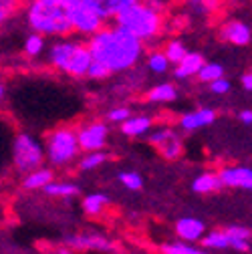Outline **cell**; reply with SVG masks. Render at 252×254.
I'll use <instances>...</instances> for the list:
<instances>
[{"label": "cell", "mask_w": 252, "mask_h": 254, "mask_svg": "<svg viewBox=\"0 0 252 254\" xmlns=\"http://www.w3.org/2000/svg\"><path fill=\"white\" fill-rule=\"evenodd\" d=\"M49 61L61 73H67L71 77H85L91 65V53L89 47L83 43L59 41L51 47Z\"/></svg>", "instance_id": "obj_4"}, {"label": "cell", "mask_w": 252, "mask_h": 254, "mask_svg": "<svg viewBox=\"0 0 252 254\" xmlns=\"http://www.w3.org/2000/svg\"><path fill=\"white\" fill-rule=\"evenodd\" d=\"M22 10L33 33L43 37H67L73 33L61 0H26Z\"/></svg>", "instance_id": "obj_3"}, {"label": "cell", "mask_w": 252, "mask_h": 254, "mask_svg": "<svg viewBox=\"0 0 252 254\" xmlns=\"http://www.w3.org/2000/svg\"><path fill=\"white\" fill-rule=\"evenodd\" d=\"M220 39L234 47H246L250 43V28L242 20H228L220 28Z\"/></svg>", "instance_id": "obj_9"}, {"label": "cell", "mask_w": 252, "mask_h": 254, "mask_svg": "<svg viewBox=\"0 0 252 254\" xmlns=\"http://www.w3.org/2000/svg\"><path fill=\"white\" fill-rule=\"evenodd\" d=\"M176 87L172 83H162V85H157L153 87L149 93H147V99L153 101V103H168V101H174L176 99Z\"/></svg>", "instance_id": "obj_20"}, {"label": "cell", "mask_w": 252, "mask_h": 254, "mask_svg": "<svg viewBox=\"0 0 252 254\" xmlns=\"http://www.w3.org/2000/svg\"><path fill=\"white\" fill-rule=\"evenodd\" d=\"M91 59L101 63L109 73H119L131 69L143 53V43L129 35L117 24H103L91 35L89 43Z\"/></svg>", "instance_id": "obj_1"}, {"label": "cell", "mask_w": 252, "mask_h": 254, "mask_svg": "<svg viewBox=\"0 0 252 254\" xmlns=\"http://www.w3.org/2000/svg\"><path fill=\"white\" fill-rule=\"evenodd\" d=\"M204 242L206 248H214V250H226L228 248V236L224 230H214L210 234H206V238H200Z\"/></svg>", "instance_id": "obj_25"}, {"label": "cell", "mask_w": 252, "mask_h": 254, "mask_svg": "<svg viewBox=\"0 0 252 254\" xmlns=\"http://www.w3.org/2000/svg\"><path fill=\"white\" fill-rule=\"evenodd\" d=\"M47 153L55 166H65L79 153L77 133L71 129H57L47 139Z\"/></svg>", "instance_id": "obj_5"}, {"label": "cell", "mask_w": 252, "mask_h": 254, "mask_svg": "<svg viewBox=\"0 0 252 254\" xmlns=\"http://www.w3.org/2000/svg\"><path fill=\"white\" fill-rule=\"evenodd\" d=\"M59 254H73L71 250H65V248H63V250H59Z\"/></svg>", "instance_id": "obj_38"}, {"label": "cell", "mask_w": 252, "mask_h": 254, "mask_svg": "<svg viewBox=\"0 0 252 254\" xmlns=\"http://www.w3.org/2000/svg\"><path fill=\"white\" fill-rule=\"evenodd\" d=\"M22 2H24V4H26V0H22Z\"/></svg>", "instance_id": "obj_39"}, {"label": "cell", "mask_w": 252, "mask_h": 254, "mask_svg": "<svg viewBox=\"0 0 252 254\" xmlns=\"http://www.w3.org/2000/svg\"><path fill=\"white\" fill-rule=\"evenodd\" d=\"M107 204H109V198H107L105 194H91V196H87V198L83 200V208H85V212L91 214V216H97Z\"/></svg>", "instance_id": "obj_22"}, {"label": "cell", "mask_w": 252, "mask_h": 254, "mask_svg": "<svg viewBox=\"0 0 252 254\" xmlns=\"http://www.w3.org/2000/svg\"><path fill=\"white\" fill-rule=\"evenodd\" d=\"M119 182L127 190H133V192L141 190V186H143V180H141V176L137 172H121L119 174Z\"/></svg>", "instance_id": "obj_30"}, {"label": "cell", "mask_w": 252, "mask_h": 254, "mask_svg": "<svg viewBox=\"0 0 252 254\" xmlns=\"http://www.w3.org/2000/svg\"><path fill=\"white\" fill-rule=\"evenodd\" d=\"M111 20H113V24L127 30L129 35H133L141 43L157 39L166 28L164 10L145 2V0H137V2L129 4L127 8L117 12Z\"/></svg>", "instance_id": "obj_2"}, {"label": "cell", "mask_w": 252, "mask_h": 254, "mask_svg": "<svg viewBox=\"0 0 252 254\" xmlns=\"http://www.w3.org/2000/svg\"><path fill=\"white\" fill-rule=\"evenodd\" d=\"M216 121V111L214 109H198V111H192V113H186L182 119H180V125L184 129L192 131V129H200V127H206V125H212Z\"/></svg>", "instance_id": "obj_14"}, {"label": "cell", "mask_w": 252, "mask_h": 254, "mask_svg": "<svg viewBox=\"0 0 252 254\" xmlns=\"http://www.w3.org/2000/svg\"><path fill=\"white\" fill-rule=\"evenodd\" d=\"M188 51H186V47H184V43L182 41H170L168 45H166V49H164V55H166V59L170 61V63H176L186 55Z\"/></svg>", "instance_id": "obj_28"}, {"label": "cell", "mask_w": 252, "mask_h": 254, "mask_svg": "<svg viewBox=\"0 0 252 254\" xmlns=\"http://www.w3.org/2000/svg\"><path fill=\"white\" fill-rule=\"evenodd\" d=\"M43 49H45V39L39 33H33L26 39V43H24V53L28 57H39L43 53Z\"/></svg>", "instance_id": "obj_26"}, {"label": "cell", "mask_w": 252, "mask_h": 254, "mask_svg": "<svg viewBox=\"0 0 252 254\" xmlns=\"http://www.w3.org/2000/svg\"><path fill=\"white\" fill-rule=\"evenodd\" d=\"M222 186L228 188H242V190H250L252 188V172L250 168H224L222 172L218 174Z\"/></svg>", "instance_id": "obj_10"}, {"label": "cell", "mask_w": 252, "mask_h": 254, "mask_svg": "<svg viewBox=\"0 0 252 254\" xmlns=\"http://www.w3.org/2000/svg\"><path fill=\"white\" fill-rule=\"evenodd\" d=\"M43 190L49 196H63V198L79 194V188L75 184H55V182H49Z\"/></svg>", "instance_id": "obj_24"}, {"label": "cell", "mask_w": 252, "mask_h": 254, "mask_svg": "<svg viewBox=\"0 0 252 254\" xmlns=\"http://www.w3.org/2000/svg\"><path fill=\"white\" fill-rule=\"evenodd\" d=\"M2 95H4V85L0 83V99H2Z\"/></svg>", "instance_id": "obj_37"}, {"label": "cell", "mask_w": 252, "mask_h": 254, "mask_svg": "<svg viewBox=\"0 0 252 254\" xmlns=\"http://www.w3.org/2000/svg\"><path fill=\"white\" fill-rule=\"evenodd\" d=\"M176 234L188 242H196L204 236V222L198 218H182L176 222Z\"/></svg>", "instance_id": "obj_13"}, {"label": "cell", "mask_w": 252, "mask_h": 254, "mask_svg": "<svg viewBox=\"0 0 252 254\" xmlns=\"http://www.w3.org/2000/svg\"><path fill=\"white\" fill-rule=\"evenodd\" d=\"M242 85H244L246 91L252 89V75H250V73H244V75H242Z\"/></svg>", "instance_id": "obj_35"}, {"label": "cell", "mask_w": 252, "mask_h": 254, "mask_svg": "<svg viewBox=\"0 0 252 254\" xmlns=\"http://www.w3.org/2000/svg\"><path fill=\"white\" fill-rule=\"evenodd\" d=\"M238 117H240V121H244L246 125H250V123H252V111H248V109H246V111H242Z\"/></svg>", "instance_id": "obj_36"}, {"label": "cell", "mask_w": 252, "mask_h": 254, "mask_svg": "<svg viewBox=\"0 0 252 254\" xmlns=\"http://www.w3.org/2000/svg\"><path fill=\"white\" fill-rule=\"evenodd\" d=\"M149 143L168 160H176L182 153V141L172 129H160L149 137Z\"/></svg>", "instance_id": "obj_8"}, {"label": "cell", "mask_w": 252, "mask_h": 254, "mask_svg": "<svg viewBox=\"0 0 252 254\" xmlns=\"http://www.w3.org/2000/svg\"><path fill=\"white\" fill-rule=\"evenodd\" d=\"M210 89H212L214 93H218V95H224V93L230 91V81L224 79V77H218V79L210 81Z\"/></svg>", "instance_id": "obj_33"}, {"label": "cell", "mask_w": 252, "mask_h": 254, "mask_svg": "<svg viewBox=\"0 0 252 254\" xmlns=\"http://www.w3.org/2000/svg\"><path fill=\"white\" fill-rule=\"evenodd\" d=\"M204 65V57L198 53H186L178 63H176V69H174V77L176 79H188V77H194L200 67Z\"/></svg>", "instance_id": "obj_12"}, {"label": "cell", "mask_w": 252, "mask_h": 254, "mask_svg": "<svg viewBox=\"0 0 252 254\" xmlns=\"http://www.w3.org/2000/svg\"><path fill=\"white\" fill-rule=\"evenodd\" d=\"M228 236V248H234L238 252H248L250 250V230L242 226H228L226 230Z\"/></svg>", "instance_id": "obj_15"}, {"label": "cell", "mask_w": 252, "mask_h": 254, "mask_svg": "<svg viewBox=\"0 0 252 254\" xmlns=\"http://www.w3.org/2000/svg\"><path fill=\"white\" fill-rule=\"evenodd\" d=\"M22 8H24L22 0H0V26H4Z\"/></svg>", "instance_id": "obj_21"}, {"label": "cell", "mask_w": 252, "mask_h": 254, "mask_svg": "<svg viewBox=\"0 0 252 254\" xmlns=\"http://www.w3.org/2000/svg\"><path fill=\"white\" fill-rule=\"evenodd\" d=\"M107 141V125L105 123H89L77 133V143L85 151H97Z\"/></svg>", "instance_id": "obj_7"}, {"label": "cell", "mask_w": 252, "mask_h": 254, "mask_svg": "<svg viewBox=\"0 0 252 254\" xmlns=\"http://www.w3.org/2000/svg\"><path fill=\"white\" fill-rule=\"evenodd\" d=\"M196 77L204 83H210L218 77H224V67L222 65H218V63H206L204 61V65L200 67V71L196 73Z\"/></svg>", "instance_id": "obj_23"}, {"label": "cell", "mask_w": 252, "mask_h": 254, "mask_svg": "<svg viewBox=\"0 0 252 254\" xmlns=\"http://www.w3.org/2000/svg\"><path fill=\"white\" fill-rule=\"evenodd\" d=\"M188 4L192 6V10L208 14V12H212L216 8V0H188Z\"/></svg>", "instance_id": "obj_32"}, {"label": "cell", "mask_w": 252, "mask_h": 254, "mask_svg": "<svg viewBox=\"0 0 252 254\" xmlns=\"http://www.w3.org/2000/svg\"><path fill=\"white\" fill-rule=\"evenodd\" d=\"M127 117H129V109L127 107H115V109L109 111V119L115 121V123H123Z\"/></svg>", "instance_id": "obj_34"}, {"label": "cell", "mask_w": 252, "mask_h": 254, "mask_svg": "<svg viewBox=\"0 0 252 254\" xmlns=\"http://www.w3.org/2000/svg\"><path fill=\"white\" fill-rule=\"evenodd\" d=\"M45 160L43 147L39 141L30 135H18L14 139V166L20 172H33L37 170Z\"/></svg>", "instance_id": "obj_6"}, {"label": "cell", "mask_w": 252, "mask_h": 254, "mask_svg": "<svg viewBox=\"0 0 252 254\" xmlns=\"http://www.w3.org/2000/svg\"><path fill=\"white\" fill-rule=\"evenodd\" d=\"M222 188V182H220L218 174H212V172H206L202 176H198L194 182H192V190L196 194H210V192H216V190Z\"/></svg>", "instance_id": "obj_17"}, {"label": "cell", "mask_w": 252, "mask_h": 254, "mask_svg": "<svg viewBox=\"0 0 252 254\" xmlns=\"http://www.w3.org/2000/svg\"><path fill=\"white\" fill-rule=\"evenodd\" d=\"M105 160H107V155H105L101 149H97V151H89V155H85L83 160H81V170H85V172L95 170V168H99Z\"/></svg>", "instance_id": "obj_27"}, {"label": "cell", "mask_w": 252, "mask_h": 254, "mask_svg": "<svg viewBox=\"0 0 252 254\" xmlns=\"http://www.w3.org/2000/svg\"><path fill=\"white\" fill-rule=\"evenodd\" d=\"M168 65H170V61L166 59V55H164L162 51H157V53H151V55H149L147 67H149L153 73H166V71H168Z\"/></svg>", "instance_id": "obj_29"}, {"label": "cell", "mask_w": 252, "mask_h": 254, "mask_svg": "<svg viewBox=\"0 0 252 254\" xmlns=\"http://www.w3.org/2000/svg\"><path fill=\"white\" fill-rule=\"evenodd\" d=\"M49 182H53V172L37 168L33 172H28V176L24 178V188L26 190H43Z\"/></svg>", "instance_id": "obj_19"}, {"label": "cell", "mask_w": 252, "mask_h": 254, "mask_svg": "<svg viewBox=\"0 0 252 254\" xmlns=\"http://www.w3.org/2000/svg\"><path fill=\"white\" fill-rule=\"evenodd\" d=\"M149 127H151V119L139 115V117H127L123 121L121 129H123L125 135H143Z\"/></svg>", "instance_id": "obj_18"}, {"label": "cell", "mask_w": 252, "mask_h": 254, "mask_svg": "<svg viewBox=\"0 0 252 254\" xmlns=\"http://www.w3.org/2000/svg\"><path fill=\"white\" fill-rule=\"evenodd\" d=\"M65 242L77 250H113V244L99 236V234H81V236H67Z\"/></svg>", "instance_id": "obj_11"}, {"label": "cell", "mask_w": 252, "mask_h": 254, "mask_svg": "<svg viewBox=\"0 0 252 254\" xmlns=\"http://www.w3.org/2000/svg\"><path fill=\"white\" fill-rule=\"evenodd\" d=\"M89 2L101 12V16L105 20H111L117 12H121L123 8H127L129 4L137 2V0H89Z\"/></svg>", "instance_id": "obj_16"}, {"label": "cell", "mask_w": 252, "mask_h": 254, "mask_svg": "<svg viewBox=\"0 0 252 254\" xmlns=\"http://www.w3.org/2000/svg\"><path fill=\"white\" fill-rule=\"evenodd\" d=\"M162 250H164V254H206L204 250H198L188 244H166Z\"/></svg>", "instance_id": "obj_31"}]
</instances>
